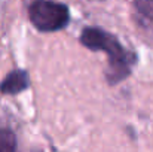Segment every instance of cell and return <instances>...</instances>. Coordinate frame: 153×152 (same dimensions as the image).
Masks as SVG:
<instances>
[{"label": "cell", "mask_w": 153, "mask_h": 152, "mask_svg": "<svg viewBox=\"0 0 153 152\" xmlns=\"http://www.w3.org/2000/svg\"><path fill=\"white\" fill-rule=\"evenodd\" d=\"M30 19L40 31H56L68 24V7L52 0H34L28 9Z\"/></svg>", "instance_id": "7a4b0ae2"}, {"label": "cell", "mask_w": 153, "mask_h": 152, "mask_svg": "<svg viewBox=\"0 0 153 152\" xmlns=\"http://www.w3.org/2000/svg\"><path fill=\"white\" fill-rule=\"evenodd\" d=\"M28 84H30V79H28L27 72L13 70L0 84V91L3 94H18V93L24 91L28 87Z\"/></svg>", "instance_id": "3957f363"}, {"label": "cell", "mask_w": 153, "mask_h": 152, "mask_svg": "<svg viewBox=\"0 0 153 152\" xmlns=\"http://www.w3.org/2000/svg\"><path fill=\"white\" fill-rule=\"evenodd\" d=\"M0 152H16L15 134L7 128H0Z\"/></svg>", "instance_id": "277c9868"}, {"label": "cell", "mask_w": 153, "mask_h": 152, "mask_svg": "<svg viewBox=\"0 0 153 152\" xmlns=\"http://www.w3.org/2000/svg\"><path fill=\"white\" fill-rule=\"evenodd\" d=\"M82 43L92 51H104L108 55L107 79L110 84H117L126 76H129V66L135 61V55L126 52L119 40L101 28L88 27L82 31Z\"/></svg>", "instance_id": "6da1fadb"}, {"label": "cell", "mask_w": 153, "mask_h": 152, "mask_svg": "<svg viewBox=\"0 0 153 152\" xmlns=\"http://www.w3.org/2000/svg\"><path fill=\"white\" fill-rule=\"evenodd\" d=\"M135 7L138 13L153 22V0H135Z\"/></svg>", "instance_id": "5b68a950"}]
</instances>
